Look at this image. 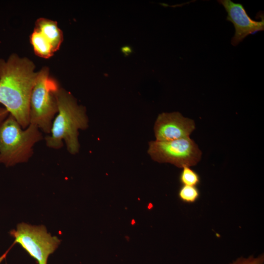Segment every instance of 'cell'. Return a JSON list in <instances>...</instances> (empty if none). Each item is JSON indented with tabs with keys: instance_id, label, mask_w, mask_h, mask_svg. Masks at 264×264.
<instances>
[{
	"instance_id": "1",
	"label": "cell",
	"mask_w": 264,
	"mask_h": 264,
	"mask_svg": "<svg viewBox=\"0 0 264 264\" xmlns=\"http://www.w3.org/2000/svg\"><path fill=\"white\" fill-rule=\"evenodd\" d=\"M38 72L34 63L16 54L0 59V103L22 129L30 124L29 104Z\"/></svg>"
},
{
	"instance_id": "2",
	"label": "cell",
	"mask_w": 264,
	"mask_h": 264,
	"mask_svg": "<svg viewBox=\"0 0 264 264\" xmlns=\"http://www.w3.org/2000/svg\"><path fill=\"white\" fill-rule=\"evenodd\" d=\"M58 114L52 122L50 135L45 137L49 148L58 149L62 147L63 141L71 154L79 151L78 131L88 126L85 108L77 104L76 100L68 91L59 88L56 93Z\"/></svg>"
},
{
	"instance_id": "3",
	"label": "cell",
	"mask_w": 264,
	"mask_h": 264,
	"mask_svg": "<svg viewBox=\"0 0 264 264\" xmlns=\"http://www.w3.org/2000/svg\"><path fill=\"white\" fill-rule=\"evenodd\" d=\"M42 138L36 125L30 124L23 130L9 114L0 124V163L10 167L27 162L32 155L33 146Z\"/></svg>"
},
{
	"instance_id": "4",
	"label": "cell",
	"mask_w": 264,
	"mask_h": 264,
	"mask_svg": "<svg viewBox=\"0 0 264 264\" xmlns=\"http://www.w3.org/2000/svg\"><path fill=\"white\" fill-rule=\"evenodd\" d=\"M59 88L57 82L50 76L47 67L38 71L30 99V124L46 133H50L53 118L58 112L56 93Z\"/></svg>"
},
{
	"instance_id": "5",
	"label": "cell",
	"mask_w": 264,
	"mask_h": 264,
	"mask_svg": "<svg viewBox=\"0 0 264 264\" xmlns=\"http://www.w3.org/2000/svg\"><path fill=\"white\" fill-rule=\"evenodd\" d=\"M10 235L15 239L10 249L15 243H19L39 264H47L48 257L61 243L58 237L48 233L42 225L20 223L16 229L10 231Z\"/></svg>"
},
{
	"instance_id": "6",
	"label": "cell",
	"mask_w": 264,
	"mask_h": 264,
	"mask_svg": "<svg viewBox=\"0 0 264 264\" xmlns=\"http://www.w3.org/2000/svg\"><path fill=\"white\" fill-rule=\"evenodd\" d=\"M148 153L155 161L170 163L182 168L197 165L202 155L198 145L189 137L168 141H151Z\"/></svg>"
},
{
	"instance_id": "7",
	"label": "cell",
	"mask_w": 264,
	"mask_h": 264,
	"mask_svg": "<svg viewBox=\"0 0 264 264\" xmlns=\"http://www.w3.org/2000/svg\"><path fill=\"white\" fill-rule=\"evenodd\" d=\"M196 128L194 121L178 112L160 114L154 124L157 141H168L189 137Z\"/></svg>"
},
{
	"instance_id": "8",
	"label": "cell",
	"mask_w": 264,
	"mask_h": 264,
	"mask_svg": "<svg viewBox=\"0 0 264 264\" xmlns=\"http://www.w3.org/2000/svg\"><path fill=\"white\" fill-rule=\"evenodd\" d=\"M218 2L227 13L226 20L231 22L235 28V34L231 39V44L236 46L248 35L264 29V18L255 21L248 15L243 5L230 0H220Z\"/></svg>"
},
{
	"instance_id": "9",
	"label": "cell",
	"mask_w": 264,
	"mask_h": 264,
	"mask_svg": "<svg viewBox=\"0 0 264 264\" xmlns=\"http://www.w3.org/2000/svg\"><path fill=\"white\" fill-rule=\"evenodd\" d=\"M35 28L49 41L55 52L57 51L63 41V34L58 27L57 22L51 20L41 18L36 22Z\"/></svg>"
},
{
	"instance_id": "10",
	"label": "cell",
	"mask_w": 264,
	"mask_h": 264,
	"mask_svg": "<svg viewBox=\"0 0 264 264\" xmlns=\"http://www.w3.org/2000/svg\"><path fill=\"white\" fill-rule=\"evenodd\" d=\"M30 43L35 53L38 56L48 59L52 57L55 51L49 41L36 28L30 37Z\"/></svg>"
},
{
	"instance_id": "11",
	"label": "cell",
	"mask_w": 264,
	"mask_h": 264,
	"mask_svg": "<svg viewBox=\"0 0 264 264\" xmlns=\"http://www.w3.org/2000/svg\"><path fill=\"white\" fill-rule=\"evenodd\" d=\"M178 195L182 202L193 203L198 199L200 192L197 186L182 185L179 190Z\"/></svg>"
},
{
	"instance_id": "12",
	"label": "cell",
	"mask_w": 264,
	"mask_h": 264,
	"mask_svg": "<svg viewBox=\"0 0 264 264\" xmlns=\"http://www.w3.org/2000/svg\"><path fill=\"white\" fill-rule=\"evenodd\" d=\"M179 181L182 185L197 186L200 182L199 175L190 167L185 166L179 176Z\"/></svg>"
},
{
	"instance_id": "13",
	"label": "cell",
	"mask_w": 264,
	"mask_h": 264,
	"mask_svg": "<svg viewBox=\"0 0 264 264\" xmlns=\"http://www.w3.org/2000/svg\"><path fill=\"white\" fill-rule=\"evenodd\" d=\"M228 264H264V254L257 256L240 257Z\"/></svg>"
},
{
	"instance_id": "14",
	"label": "cell",
	"mask_w": 264,
	"mask_h": 264,
	"mask_svg": "<svg viewBox=\"0 0 264 264\" xmlns=\"http://www.w3.org/2000/svg\"><path fill=\"white\" fill-rule=\"evenodd\" d=\"M9 113L5 108L0 107V124L9 115Z\"/></svg>"
},
{
	"instance_id": "15",
	"label": "cell",
	"mask_w": 264,
	"mask_h": 264,
	"mask_svg": "<svg viewBox=\"0 0 264 264\" xmlns=\"http://www.w3.org/2000/svg\"><path fill=\"white\" fill-rule=\"evenodd\" d=\"M121 50L122 52L126 55L128 56L132 53V48L129 46H125L122 48Z\"/></svg>"
}]
</instances>
